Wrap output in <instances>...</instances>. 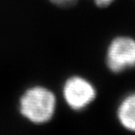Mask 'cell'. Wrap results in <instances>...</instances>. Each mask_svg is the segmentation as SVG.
Listing matches in <instances>:
<instances>
[{
	"mask_svg": "<svg viewBox=\"0 0 135 135\" xmlns=\"http://www.w3.org/2000/svg\"><path fill=\"white\" fill-rule=\"evenodd\" d=\"M62 95L71 109L80 110L95 100L97 92L94 86L85 78L72 76L66 81L62 89Z\"/></svg>",
	"mask_w": 135,
	"mask_h": 135,
	"instance_id": "3",
	"label": "cell"
},
{
	"mask_svg": "<svg viewBox=\"0 0 135 135\" xmlns=\"http://www.w3.org/2000/svg\"><path fill=\"white\" fill-rule=\"evenodd\" d=\"M106 63L110 71L119 73L135 67V39L118 36L110 41L106 53Z\"/></svg>",
	"mask_w": 135,
	"mask_h": 135,
	"instance_id": "2",
	"label": "cell"
},
{
	"mask_svg": "<svg viewBox=\"0 0 135 135\" xmlns=\"http://www.w3.org/2000/svg\"><path fill=\"white\" fill-rule=\"evenodd\" d=\"M117 116L124 128L135 133V93L123 99L118 108Z\"/></svg>",
	"mask_w": 135,
	"mask_h": 135,
	"instance_id": "4",
	"label": "cell"
},
{
	"mask_svg": "<svg viewBox=\"0 0 135 135\" xmlns=\"http://www.w3.org/2000/svg\"><path fill=\"white\" fill-rule=\"evenodd\" d=\"M56 108V98L52 91L42 86L26 90L20 98V112L33 124H44L53 118Z\"/></svg>",
	"mask_w": 135,
	"mask_h": 135,
	"instance_id": "1",
	"label": "cell"
},
{
	"mask_svg": "<svg viewBox=\"0 0 135 135\" xmlns=\"http://www.w3.org/2000/svg\"><path fill=\"white\" fill-rule=\"evenodd\" d=\"M54 4L61 7H68L71 6L77 2V0H49Z\"/></svg>",
	"mask_w": 135,
	"mask_h": 135,
	"instance_id": "5",
	"label": "cell"
},
{
	"mask_svg": "<svg viewBox=\"0 0 135 135\" xmlns=\"http://www.w3.org/2000/svg\"><path fill=\"white\" fill-rule=\"evenodd\" d=\"M114 0H94L95 4L98 5V7H106L110 5Z\"/></svg>",
	"mask_w": 135,
	"mask_h": 135,
	"instance_id": "6",
	"label": "cell"
}]
</instances>
